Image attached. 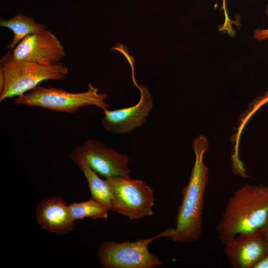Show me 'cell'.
Returning a JSON list of instances; mask_svg holds the SVG:
<instances>
[{
	"mask_svg": "<svg viewBox=\"0 0 268 268\" xmlns=\"http://www.w3.org/2000/svg\"><path fill=\"white\" fill-rule=\"evenodd\" d=\"M208 147L207 138L199 135L193 142L196 158L188 185L182 190V201L175 219V227L169 229L166 238L178 243L197 241L202 231L204 198L208 170L203 161Z\"/></svg>",
	"mask_w": 268,
	"mask_h": 268,
	"instance_id": "6da1fadb",
	"label": "cell"
},
{
	"mask_svg": "<svg viewBox=\"0 0 268 268\" xmlns=\"http://www.w3.org/2000/svg\"><path fill=\"white\" fill-rule=\"evenodd\" d=\"M268 221V186L245 184L230 197L215 230L224 245L242 234L256 232Z\"/></svg>",
	"mask_w": 268,
	"mask_h": 268,
	"instance_id": "7a4b0ae2",
	"label": "cell"
},
{
	"mask_svg": "<svg viewBox=\"0 0 268 268\" xmlns=\"http://www.w3.org/2000/svg\"><path fill=\"white\" fill-rule=\"evenodd\" d=\"M0 70L4 76V87L0 92V102L21 96L44 80H63L68 73V68L63 64L44 66L17 60L9 50L0 59Z\"/></svg>",
	"mask_w": 268,
	"mask_h": 268,
	"instance_id": "3957f363",
	"label": "cell"
},
{
	"mask_svg": "<svg viewBox=\"0 0 268 268\" xmlns=\"http://www.w3.org/2000/svg\"><path fill=\"white\" fill-rule=\"evenodd\" d=\"M106 93H99L98 89L90 83L87 91L71 93L61 88L37 86L25 94L16 97L15 104L36 107L51 111L73 113L80 108L95 106L103 111L109 110L110 105L105 102Z\"/></svg>",
	"mask_w": 268,
	"mask_h": 268,
	"instance_id": "277c9868",
	"label": "cell"
},
{
	"mask_svg": "<svg viewBox=\"0 0 268 268\" xmlns=\"http://www.w3.org/2000/svg\"><path fill=\"white\" fill-rule=\"evenodd\" d=\"M168 229L160 234L132 242H103L98 250L101 266L103 268H154L162 265L158 257L150 252L148 245L153 240L166 237Z\"/></svg>",
	"mask_w": 268,
	"mask_h": 268,
	"instance_id": "5b68a950",
	"label": "cell"
},
{
	"mask_svg": "<svg viewBox=\"0 0 268 268\" xmlns=\"http://www.w3.org/2000/svg\"><path fill=\"white\" fill-rule=\"evenodd\" d=\"M105 180L112 194L113 211L131 219L152 215L153 192L143 180L121 176Z\"/></svg>",
	"mask_w": 268,
	"mask_h": 268,
	"instance_id": "8992f818",
	"label": "cell"
},
{
	"mask_svg": "<svg viewBox=\"0 0 268 268\" xmlns=\"http://www.w3.org/2000/svg\"><path fill=\"white\" fill-rule=\"evenodd\" d=\"M70 158L79 166L87 164L106 178L115 176L131 177L129 156L119 153L102 142L87 139L70 153Z\"/></svg>",
	"mask_w": 268,
	"mask_h": 268,
	"instance_id": "52a82bcc",
	"label": "cell"
},
{
	"mask_svg": "<svg viewBox=\"0 0 268 268\" xmlns=\"http://www.w3.org/2000/svg\"><path fill=\"white\" fill-rule=\"evenodd\" d=\"M17 60L44 66L59 63L66 55L58 38L47 29L25 37L11 51Z\"/></svg>",
	"mask_w": 268,
	"mask_h": 268,
	"instance_id": "ba28073f",
	"label": "cell"
},
{
	"mask_svg": "<svg viewBox=\"0 0 268 268\" xmlns=\"http://www.w3.org/2000/svg\"><path fill=\"white\" fill-rule=\"evenodd\" d=\"M137 87L140 97L135 105L104 111L101 123L106 132L118 134H129L146 121L153 106V98L146 86L138 85Z\"/></svg>",
	"mask_w": 268,
	"mask_h": 268,
	"instance_id": "9c48e42d",
	"label": "cell"
},
{
	"mask_svg": "<svg viewBox=\"0 0 268 268\" xmlns=\"http://www.w3.org/2000/svg\"><path fill=\"white\" fill-rule=\"evenodd\" d=\"M224 245L225 256L232 268H252L268 254L264 227L256 232L238 235Z\"/></svg>",
	"mask_w": 268,
	"mask_h": 268,
	"instance_id": "30bf717a",
	"label": "cell"
},
{
	"mask_svg": "<svg viewBox=\"0 0 268 268\" xmlns=\"http://www.w3.org/2000/svg\"><path fill=\"white\" fill-rule=\"evenodd\" d=\"M36 218L41 227L52 233L66 234L74 227L68 206L58 196L43 199L36 208Z\"/></svg>",
	"mask_w": 268,
	"mask_h": 268,
	"instance_id": "8fae6325",
	"label": "cell"
},
{
	"mask_svg": "<svg viewBox=\"0 0 268 268\" xmlns=\"http://www.w3.org/2000/svg\"><path fill=\"white\" fill-rule=\"evenodd\" d=\"M0 26L9 29L13 33V40L6 47L10 51L26 36L47 29L44 24L37 23L22 13H18L8 20L0 18Z\"/></svg>",
	"mask_w": 268,
	"mask_h": 268,
	"instance_id": "7c38bea8",
	"label": "cell"
},
{
	"mask_svg": "<svg viewBox=\"0 0 268 268\" xmlns=\"http://www.w3.org/2000/svg\"><path fill=\"white\" fill-rule=\"evenodd\" d=\"M82 171L89 186L91 199L103 205L108 210L113 211V201L109 186L98 174L85 163L78 166Z\"/></svg>",
	"mask_w": 268,
	"mask_h": 268,
	"instance_id": "4fadbf2b",
	"label": "cell"
},
{
	"mask_svg": "<svg viewBox=\"0 0 268 268\" xmlns=\"http://www.w3.org/2000/svg\"><path fill=\"white\" fill-rule=\"evenodd\" d=\"M68 207L74 221L85 217L92 219L107 218L108 216V209L91 198L86 201L72 203Z\"/></svg>",
	"mask_w": 268,
	"mask_h": 268,
	"instance_id": "5bb4252c",
	"label": "cell"
},
{
	"mask_svg": "<svg viewBox=\"0 0 268 268\" xmlns=\"http://www.w3.org/2000/svg\"><path fill=\"white\" fill-rule=\"evenodd\" d=\"M222 9L224 11V22L223 24L222 25L221 27L219 28V30L221 31H225L229 35L231 36H234L235 34L234 31L233 30L232 27V24H235L236 25L237 24V20L233 21L231 20L228 15L226 10V0H223V5H222Z\"/></svg>",
	"mask_w": 268,
	"mask_h": 268,
	"instance_id": "9a60e30c",
	"label": "cell"
},
{
	"mask_svg": "<svg viewBox=\"0 0 268 268\" xmlns=\"http://www.w3.org/2000/svg\"><path fill=\"white\" fill-rule=\"evenodd\" d=\"M265 12L268 15V3L266 6ZM254 38L259 41H263L268 39V28L255 30L254 31Z\"/></svg>",
	"mask_w": 268,
	"mask_h": 268,
	"instance_id": "2e32d148",
	"label": "cell"
},
{
	"mask_svg": "<svg viewBox=\"0 0 268 268\" xmlns=\"http://www.w3.org/2000/svg\"><path fill=\"white\" fill-rule=\"evenodd\" d=\"M268 101V91H267L263 96L261 98L257 99L256 103L254 104V107L252 109V111L250 114V117L252 114L260 106Z\"/></svg>",
	"mask_w": 268,
	"mask_h": 268,
	"instance_id": "e0dca14e",
	"label": "cell"
},
{
	"mask_svg": "<svg viewBox=\"0 0 268 268\" xmlns=\"http://www.w3.org/2000/svg\"><path fill=\"white\" fill-rule=\"evenodd\" d=\"M252 268H268V254L257 262Z\"/></svg>",
	"mask_w": 268,
	"mask_h": 268,
	"instance_id": "ac0fdd59",
	"label": "cell"
},
{
	"mask_svg": "<svg viewBox=\"0 0 268 268\" xmlns=\"http://www.w3.org/2000/svg\"><path fill=\"white\" fill-rule=\"evenodd\" d=\"M4 85V76L2 70H0V92H1Z\"/></svg>",
	"mask_w": 268,
	"mask_h": 268,
	"instance_id": "d6986e66",
	"label": "cell"
},
{
	"mask_svg": "<svg viewBox=\"0 0 268 268\" xmlns=\"http://www.w3.org/2000/svg\"><path fill=\"white\" fill-rule=\"evenodd\" d=\"M264 236L265 240L268 246V221L264 227Z\"/></svg>",
	"mask_w": 268,
	"mask_h": 268,
	"instance_id": "ffe728a7",
	"label": "cell"
}]
</instances>
